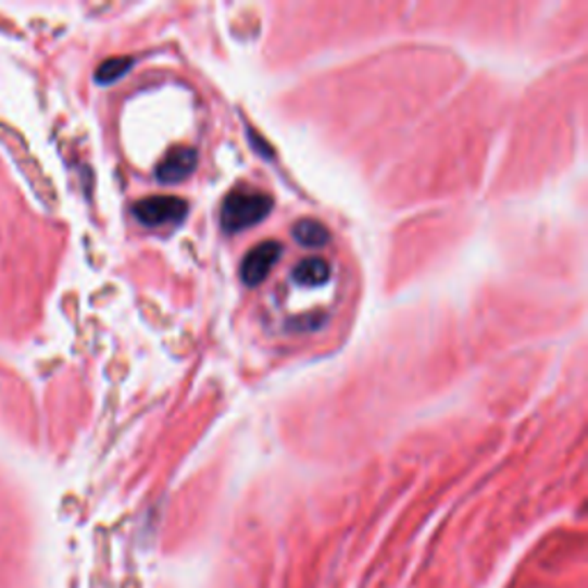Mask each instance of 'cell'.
<instances>
[{"label":"cell","mask_w":588,"mask_h":588,"mask_svg":"<svg viewBox=\"0 0 588 588\" xmlns=\"http://www.w3.org/2000/svg\"><path fill=\"white\" fill-rule=\"evenodd\" d=\"M198 166V152L193 148H173L157 166V179L161 185H179L193 175Z\"/></svg>","instance_id":"obj_4"},{"label":"cell","mask_w":588,"mask_h":588,"mask_svg":"<svg viewBox=\"0 0 588 588\" xmlns=\"http://www.w3.org/2000/svg\"><path fill=\"white\" fill-rule=\"evenodd\" d=\"M292 237L297 239L299 247H306V249H322L329 245V230L324 223L315 221V218H301L295 223L292 228Z\"/></svg>","instance_id":"obj_6"},{"label":"cell","mask_w":588,"mask_h":588,"mask_svg":"<svg viewBox=\"0 0 588 588\" xmlns=\"http://www.w3.org/2000/svg\"><path fill=\"white\" fill-rule=\"evenodd\" d=\"M134 216L148 228L179 226L189 216V202L177 196H150L134 205Z\"/></svg>","instance_id":"obj_2"},{"label":"cell","mask_w":588,"mask_h":588,"mask_svg":"<svg viewBox=\"0 0 588 588\" xmlns=\"http://www.w3.org/2000/svg\"><path fill=\"white\" fill-rule=\"evenodd\" d=\"M136 65L134 58H109L104 63L99 65L97 70V84L99 86H111L115 80L123 78L125 74H129V70Z\"/></svg>","instance_id":"obj_7"},{"label":"cell","mask_w":588,"mask_h":588,"mask_svg":"<svg viewBox=\"0 0 588 588\" xmlns=\"http://www.w3.org/2000/svg\"><path fill=\"white\" fill-rule=\"evenodd\" d=\"M272 210L274 198L270 193L249 187H237L226 196L221 205V228L228 235L245 233L265 221Z\"/></svg>","instance_id":"obj_1"},{"label":"cell","mask_w":588,"mask_h":588,"mask_svg":"<svg viewBox=\"0 0 588 588\" xmlns=\"http://www.w3.org/2000/svg\"><path fill=\"white\" fill-rule=\"evenodd\" d=\"M280 255H283V245H278V241L274 239L262 241V245L253 247L247 253V258L241 260V267H239V276L241 280H245V286L249 288L260 286V283L265 280L270 272L276 267Z\"/></svg>","instance_id":"obj_3"},{"label":"cell","mask_w":588,"mask_h":588,"mask_svg":"<svg viewBox=\"0 0 588 588\" xmlns=\"http://www.w3.org/2000/svg\"><path fill=\"white\" fill-rule=\"evenodd\" d=\"M331 278V267L324 258H306L292 270V280L301 288H322Z\"/></svg>","instance_id":"obj_5"},{"label":"cell","mask_w":588,"mask_h":588,"mask_svg":"<svg viewBox=\"0 0 588 588\" xmlns=\"http://www.w3.org/2000/svg\"><path fill=\"white\" fill-rule=\"evenodd\" d=\"M324 324H327V315L313 313V315H301V317L290 320V322H288V329H290V331H297V334H309V331L322 329Z\"/></svg>","instance_id":"obj_8"}]
</instances>
